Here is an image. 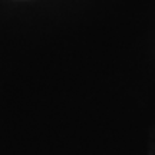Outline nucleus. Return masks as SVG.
Segmentation results:
<instances>
[]
</instances>
